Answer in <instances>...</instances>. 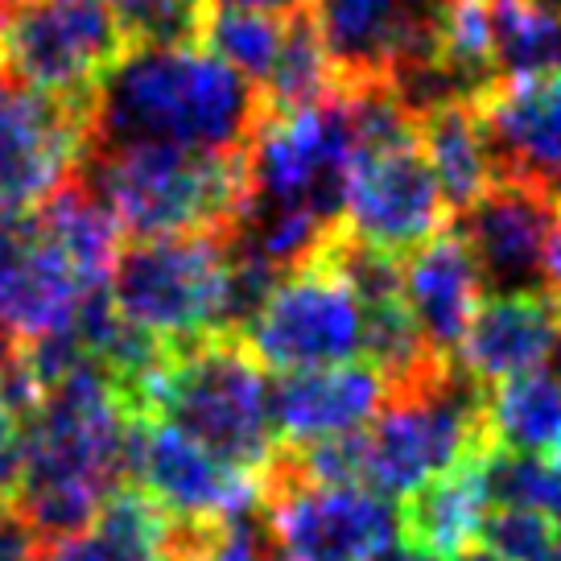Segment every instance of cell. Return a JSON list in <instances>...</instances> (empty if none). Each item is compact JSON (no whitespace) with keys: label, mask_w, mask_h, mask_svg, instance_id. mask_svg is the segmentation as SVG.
<instances>
[{"label":"cell","mask_w":561,"mask_h":561,"mask_svg":"<svg viewBox=\"0 0 561 561\" xmlns=\"http://www.w3.org/2000/svg\"><path fill=\"white\" fill-rule=\"evenodd\" d=\"M264 121V95L198 42L128 46L88 100L91 149L158 145L240 158Z\"/></svg>","instance_id":"obj_1"},{"label":"cell","mask_w":561,"mask_h":561,"mask_svg":"<svg viewBox=\"0 0 561 561\" xmlns=\"http://www.w3.org/2000/svg\"><path fill=\"white\" fill-rule=\"evenodd\" d=\"M75 178L104 203L121 236L133 240L231 231L248 203L244 153L210 158L158 145L91 149L79 158Z\"/></svg>","instance_id":"obj_2"},{"label":"cell","mask_w":561,"mask_h":561,"mask_svg":"<svg viewBox=\"0 0 561 561\" xmlns=\"http://www.w3.org/2000/svg\"><path fill=\"white\" fill-rule=\"evenodd\" d=\"M137 417L174 425L182 438L244 474H264L277 455L268 380L240 339H207L174 351L140 388Z\"/></svg>","instance_id":"obj_3"},{"label":"cell","mask_w":561,"mask_h":561,"mask_svg":"<svg viewBox=\"0 0 561 561\" xmlns=\"http://www.w3.org/2000/svg\"><path fill=\"white\" fill-rule=\"evenodd\" d=\"M488 388L442 359L404 385L388 388L380 413L364 430V488L380 500L413 495L421 483L488 450Z\"/></svg>","instance_id":"obj_4"},{"label":"cell","mask_w":561,"mask_h":561,"mask_svg":"<svg viewBox=\"0 0 561 561\" xmlns=\"http://www.w3.org/2000/svg\"><path fill=\"white\" fill-rule=\"evenodd\" d=\"M228 277V231L133 240L112 264L107 298L137 331L186 351L207 339H231Z\"/></svg>","instance_id":"obj_5"},{"label":"cell","mask_w":561,"mask_h":561,"mask_svg":"<svg viewBox=\"0 0 561 561\" xmlns=\"http://www.w3.org/2000/svg\"><path fill=\"white\" fill-rule=\"evenodd\" d=\"M128 50L107 0H21L0 9V79L83 104Z\"/></svg>","instance_id":"obj_6"},{"label":"cell","mask_w":561,"mask_h":561,"mask_svg":"<svg viewBox=\"0 0 561 561\" xmlns=\"http://www.w3.org/2000/svg\"><path fill=\"white\" fill-rule=\"evenodd\" d=\"M355 133H351L343 95L310 112L268 116L244 149L248 203L256 210H301L327 224H343Z\"/></svg>","instance_id":"obj_7"},{"label":"cell","mask_w":561,"mask_h":561,"mask_svg":"<svg viewBox=\"0 0 561 561\" xmlns=\"http://www.w3.org/2000/svg\"><path fill=\"white\" fill-rule=\"evenodd\" d=\"M261 520L277 561H371L401 537V512L376 491L306 483L277 455L261 474Z\"/></svg>","instance_id":"obj_8"},{"label":"cell","mask_w":561,"mask_h":561,"mask_svg":"<svg viewBox=\"0 0 561 561\" xmlns=\"http://www.w3.org/2000/svg\"><path fill=\"white\" fill-rule=\"evenodd\" d=\"M248 355L280 376L351 364L364 351V306L327 256L289 273L240 331Z\"/></svg>","instance_id":"obj_9"},{"label":"cell","mask_w":561,"mask_h":561,"mask_svg":"<svg viewBox=\"0 0 561 561\" xmlns=\"http://www.w3.org/2000/svg\"><path fill=\"white\" fill-rule=\"evenodd\" d=\"M339 88H392L438 62L446 0H314Z\"/></svg>","instance_id":"obj_10"},{"label":"cell","mask_w":561,"mask_h":561,"mask_svg":"<svg viewBox=\"0 0 561 561\" xmlns=\"http://www.w3.org/2000/svg\"><path fill=\"white\" fill-rule=\"evenodd\" d=\"M450 207L425 165L417 137L355 153L343 191V231L385 256H409L438 240Z\"/></svg>","instance_id":"obj_11"},{"label":"cell","mask_w":561,"mask_h":561,"mask_svg":"<svg viewBox=\"0 0 561 561\" xmlns=\"http://www.w3.org/2000/svg\"><path fill=\"white\" fill-rule=\"evenodd\" d=\"M124 471L128 488L153 500L178 525H207L261 508V474L236 471L153 417H133Z\"/></svg>","instance_id":"obj_12"},{"label":"cell","mask_w":561,"mask_h":561,"mask_svg":"<svg viewBox=\"0 0 561 561\" xmlns=\"http://www.w3.org/2000/svg\"><path fill=\"white\" fill-rule=\"evenodd\" d=\"M88 107L0 79V224L25 219L75 178Z\"/></svg>","instance_id":"obj_13"},{"label":"cell","mask_w":561,"mask_h":561,"mask_svg":"<svg viewBox=\"0 0 561 561\" xmlns=\"http://www.w3.org/2000/svg\"><path fill=\"white\" fill-rule=\"evenodd\" d=\"M455 236L471 252L491 294H545V256L561 224V207L545 194L495 182L479 203L455 215Z\"/></svg>","instance_id":"obj_14"},{"label":"cell","mask_w":561,"mask_h":561,"mask_svg":"<svg viewBox=\"0 0 561 561\" xmlns=\"http://www.w3.org/2000/svg\"><path fill=\"white\" fill-rule=\"evenodd\" d=\"M495 182H516L561 207V70L500 79L474 100Z\"/></svg>","instance_id":"obj_15"},{"label":"cell","mask_w":561,"mask_h":561,"mask_svg":"<svg viewBox=\"0 0 561 561\" xmlns=\"http://www.w3.org/2000/svg\"><path fill=\"white\" fill-rule=\"evenodd\" d=\"M88 294L83 277L46 240L34 215L0 224V327L21 347L67 334Z\"/></svg>","instance_id":"obj_16"},{"label":"cell","mask_w":561,"mask_h":561,"mask_svg":"<svg viewBox=\"0 0 561 561\" xmlns=\"http://www.w3.org/2000/svg\"><path fill=\"white\" fill-rule=\"evenodd\" d=\"M388 388L380 371L351 359L339 368L289 371L268 385L277 446H314L327 438L359 434L380 413Z\"/></svg>","instance_id":"obj_17"},{"label":"cell","mask_w":561,"mask_h":561,"mask_svg":"<svg viewBox=\"0 0 561 561\" xmlns=\"http://www.w3.org/2000/svg\"><path fill=\"white\" fill-rule=\"evenodd\" d=\"M561 339V301L553 294H488L474 310V322L462 347L458 368L483 388L541 371Z\"/></svg>","instance_id":"obj_18"},{"label":"cell","mask_w":561,"mask_h":561,"mask_svg":"<svg viewBox=\"0 0 561 561\" xmlns=\"http://www.w3.org/2000/svg\"><path fill=\"white\" fill-rule=\"evenodd\" d=\"M401 268L404 301H409V314L417 322L421 343L442 359H455L467 331H471L474 310L483 301V280H479L471 252L462 248L455 231H442L438 240L409 252V261Z\"/></svg>","instance_id":"obj_19"},{"label":"cell","mask_w":561,"mask_h":561,"mask_svg":"<svg viewBox=\"0 0 561 561\" xmlns=\"http://www.w3.org/2000/svg\"><path fill=\"white\" fill-rule=\"evenodd\" d=\"M488 516L491 495L488 479H483V455H474L462 467L421 483L413 495H404L401 537L450 561L479 545Z\"/></svg>","instance_id":"obj_20"},{"label":"cell","mask_w":561,"mask_h":561,"mask_svg":"<svg viewBox=\"0 0 561 561\" xmlns=\"http://www.w3.org/2000/svg\"><path fill=\"white\" fill-rule=\"evenodd\" d=\"M170 549L174 520L124 483L107 495V504L88 528L58 541H42L37 561H170Z\"/></svg>","instance_id":"obj_21"},{"label":"cell","mask_w":561,"mask_h":561,"mask_svg":"<svg viewBox=\"0 0 561 561\" xmlns=\"http://www.w3.org/2000/svg\"><path fill=\"white\" fill-rule=\"evenodd\" d=\"M417 149L438 178V191L450 207V219L479 203L495 186V165L483 137V124L471 100L442 104L417 116Z\"/></svg>","instance_id":"obj_22"},{"label":"cell","mask_w":561,"mask_h":561,"mask_svg":"<svg viewBox=\"0 0 561 561\" xmlns=\"http://www.w3.org/2000/svg\"><path fill=\"white\" fill-rule=\"evenodd\" d=\"M34 224L67 256L70 268L83 277L88 289H104L107 277H112V264L121 256V228L79 178L62 182L34 210Z\"/></svg>","instance_id":"obj_23"},{"label":"cell","mask_w":561,"mask_h":561,"mask_svg":"<svg viewBox=\"0 0 561 561\" xmlns=\"http://www.w3.org/2000/svg\"><path fill=\"white\" fill-rule=\"evenodd\" d=\"M483 425L491 450L561 462V380L549 371H528L491 385Z\"/></svg>","instance_id":"obj_24"},{"label":"cell","mask_w":561,"mask_h":561,"mask_svg":"<svg viewBox=\"0 0 561 561\" xmlns=\"http://www.w3.org/2000/svg\"><path fill=\"white\" fill-rule=\"evenodd\" d=\"M264 112L268 116H289V112H310V107L331 104L339 95V75L310 9L285 18V42H280L277 67L261 88Z\"/></svg>","instance_id":"obj_25"},{"label":"cell","mask_w":561,"mask_h":561,"mask_svg":"<svg viewBox=\"0 0 561 561\" xmlns=\"http://www.w3.org/2000/svg\"><path fill=\"white\" fill-rule=\"evenodd\" d=\"M280 42H285V18L252 13V9L207 4L203 25H198V46L215 54L240 79H248L256 91L268 83V75L277 67Z\"/></svg>","instance_id":"obj_26"},{"label":"cell","mask_w":561,"mask_h":561,"mask_svg":"<svg viewBox=\"0 0 561 561\" xmlns=\"http://www.w3.org/2000/svg\"><path fill=\"white\" fill-rule=\"evenodd\" d=\"M495 62L500 79L558 75L561 70V13L537 0L495 4Z\"/></svg>","instance_id":"obj_27"},{"label":"cell","mask_w":561,"mask_h":561,"mask_svg":"<svg viewBox=\"0 0 561 561\" xmlns=\"http://www.w3.org/2000/svg\"><path fill=\"white\" fill-rule=\"evenodd\" d=\"M483 479L495 508L533 512L561 520V462L558 458L508 455V450H483Z\"/></svg>","instance_id":"obj_28"},{"label":"cell","mask_w":561,"mask_h":561,"mask_svg":"<svg viewBox=\"0 0 561 561\" xmlns=\"http://www.w3.org/2000/svg\"><path fill=\"white\" fill-rule=\"evenodd\" d=\"M128 46H186L198 42L207 0H107Z\"/></svg>","instance_id":"obj_29"},{"label":"cell","mask_w":561,"mask_h":561,"mask_svg":"<svg viewBox=\"0 0 561 561\" xmlns=\"http://www.w3.org/2000/svg\"><path fill=\"white\" fill-rule=\"evenodd\" d=\"M479 545L500 561H561V520L495 508Z\"/></svg>","instance_id":"obj_30"},{"label":"cell","mask_w":561,"mask_h":561,"mask_svg":"<svg viewBox=\"0 0 561 561\" xmlns=\"http://www.w3.org/2000/svg\"><path fill=\"white\" fill-rule=\"evenodd\" d=\"M21 455H25V421L13 413V404L0 392V495L9 500L18 488Z\"/></svg>","instance_id":"obj_31"},{"label":"cell","mask_w":561,"mask_h":561,"mask_svg":"<svg viewBox=\"0 0 561 561\" xmlns=\"http://www.w3.org/2000/svg\"><path fill=\"white\" fill-rule=\"evenodd\" d=\"M37 553H42L37 533L25 525V516L0 495V561H37Z\"/></svg>","instance_id":"obj_32"},{"label":"cell","mask_w":561,"mask_h":561,"mask_svg":"<svg viewBox=\"0 0 561 561\" xmlns=\"http://www.w3.org/2000/svg\"><path fill=\"white\" fill-rule=\"evenodd\" d=\"M207 4H224V9H252V13L289 18V13H301L310 0H207Z\"/></svg>","instance_id":"obj_33"},{"label":"cell","mask_w":561,"mask_h":561,"mask_svg":"<svg viewBox=\"0 0 561 561\" xmlns=\"http://www.w3.org/2000/svg\"><path fill=\"white\" fill-rule=\"evenodd\" d=\"M371 561H446V558H438V553L425 549V545H413V541H404V537H397V541L388 545V549H380Z\"/></svg>","instance_id":"obj_34"},{"label":"cell","mask_w":561,"mask_h":561,"mask_svg":"<svg viewBox=\"0 0 561 561\" xmlns=\"http://www.w3.org/2000/svg\"><path fill=\"white\" fill-rule=\"evenodd\" d=\"M18 351H21V343L9 331H4V327H0V371H4L9 364H13V359H18Z\"/></svg>","instance_id":"obj_35"},{"label":"cell","mask_w":561,"mask_h":561,"mask_svg":"<svg viewBox=\"0 0 561 561\" xmlns=\"http://www.w3.org/2000/svg\"><path fill=\"white\" fill-rule=\"evenodd\" d=\"M455 561H500V558H495V553H488L483 545H474V549H467V553H458Z\"/></svg>","instance_id":"obj_36"},{"label":"cell","mask_w":561,"mask_h":561,"mask_svg":"<svg viewBox=\"0 0 561 561\" xmlns=\"http://www.w3.org/2000/svg\"><path fill=\"white\" fill-rule=\"evenodd\" d=\"M541 9H553V13H561V0H537Z\"/></svg>","instance_id":"obj_37"},{"label":"cell","mask_w":561,"mask_h":561,"mask_svg":"<svg viewBox=\"0 0 561 561\" xmlns=\"http://www.w3.org/2000/svg\"><path fill=\"white\" fill-rule=\"evenodd\" d=\"M553 364H558V380H561V339H558V351H553Z\"/></svg>","instance_id":"obj_38"},{"label":"cell","mask_w":561,"mask_h":561,"mask_svg":"<svg viewBox=\"0 0 561 561\" xmlns=\"http://www.w3.org/2000/svg\"><path fill=\"white\" fill-rule=\"evenodd\" d=\"M9 4H21V0H0V9H9Z\"/></svg>","instance_id":"obj_39"},{"label":"cell","mask_w":561,"mask_h":561,"mask_svg":"<svg viewBox=\"0 0 561 561\" xmlns=\"http://www.w3.org/2000/svg\"><path fill=\"white\" fill-rule=\"evenodd\" d=\"M491 4H512V0H491Z\"/></svg>","instance_id":"obj_40"}]
</instances>
